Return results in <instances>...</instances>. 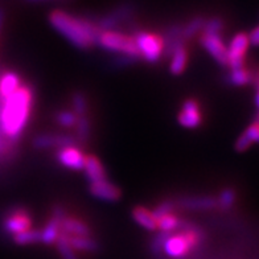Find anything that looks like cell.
<instances>
[{"instance_id": "cell-1", "label": "cell", "mask_w": 259, "mask_h": 259, "mask_svg": "<svg viewBox=\"0 0 259 259\" xmlns=\"http://www.w3.org/2000/svg\"><path fill=\"white\" fill-rule=\"evenodd\" d=\"M49 23L58 33H61L79 49H89L94 47L102 32L98 25L88 19L73 16L60 10L53 11L49 15Z\"/></svg>"}, {"instance_id": "cell-2", "label": "cell", "mask_w": 259, "mask_h": 259, "mask_svg": "<svg viewBox=\"0 0 259 259\" xmlns=\"http://www.w3.org/2000/svg\"><path fill=\"white\" fill-rule=\"evenodd\" d=\"M33 93L29 86H20L15 94L4 99L0 111V126L11 139H17L24 131L31 114Z\"/></svg>"}, {"instance_id": "cell-3", "label": "cell", "mask_w": 259, "mask_h": 259, "mask_svg": "<svg viewBox=\"0 0 259 259\" xmlns=\"http://www.w3.org/2000/svg\"><path fill=\"white\" fill-rule=\"evenodd\" d=\"M202 235L196 229L188 228L187 230L179 234L161 232V234L155 241L154 246L156 249L163 250L165 255L169 258L183 259L200 243Z\"/></svg>"}, {"instance_id": "cell-4", "label": "cell", "mask_w": 259, "mask_h": 259, "mask_svg": "<svg viewBox=\"0 0 259 259\" xmlns=\"http://www.w3.org/2000/svg\"><path fill=\"white\" fill-rule=\"evenodd\" d=\"M103 49L114 53H119L122 56H126L128 60H135L139 58V51L137 48V44L134 41V37H130L127 34L120 33L115 31H103L99 34L98 41H97Z\"/></svg>"}, {"instance_id": "cell-5", "label": "cell", "mask_w": 259, "mask_h": 259, "mask_svg": "<svg viewBox=\"0 0 259 259\" xmlns=\"http://www.w3.org/2000/svg\"><path fill=\"white\" fill-rule=\"evenodd\" d=\"M139 55L148 62H157L164 51V40L155 33L138 32L134 37Z\"/></svg>"}, {"instance_id": "cell-6", "label": "cell", "mask_w": 259, "mask_h": 259, "mask_svg": "<svg viewBox=\"0 0 259 259\" xmlns=\"http://www.w3.org/2000/svg\"><path fill=\"white\" fill-rule=\"evenodd\" d=\"M249 38L246 33H238L233 37L228 49L229 66L233 69H241L245 65L246 52L249 49Z\"/></svg>"}, {"instance_id": "cell-7", "label": "cell", "mask_w": 259, "mask_h": 259, "mask_svg": "<svg viewBox=\"0 0 259 259\" xmlns=\"http://www.w3.org/2000/svg\"><path fill=\"white\" fill-rule=\"evenodd\" d=\"M200 42L205 48V51L208 52L221 66H229L228 48L220 34L204 33L200 38Z\"/></svg>"}, {"instance_id": "cell-8", "label": "cell", "mask_w": 259, "mask_h": 259, "mask_svg": "<svg viewBox=\"0 0 259 259\" xmlns=\"http://www.w3.org/2000/svg\"><path fill=\"white\" fill-rule=\"evenodd\" d=\"M77 143L75 138L70 135H62V134H41L33 139V146L38 150L45 148H62V147L74 146Z\"/></svg>"}, {"instance_id": "cell-9", "label": "cell", "mask_w": 259, "mask_h": 259, "mask_svg": "<svg viewBox=\"0 0 259 259\" xmlns=\"http://www.w3.org/2000/svg\"><path fill=\"white\" fill-rule=\"evenodd\" d=\"M57 160L64 167L70 168V169L79 170L83 169V163H85V155L77 147L69 146L62 147L57 151Z\"/></svg>"}, {"instance_id": "cell-10", "label": "cell", "mask_w": 259, "mask_h": 259, "mask_svg": "<svg viewBox=\"0 0 259 259\" xmlns=\"http://www.w3.org/2000/svg\"><path fill=\"white\" fill-rule=\"evenodd\" d=\"M178 119L181 126L187 127V128H196V127L200 126L202 122V116L200 113L198 103L194 99L185 101Z\"/></svg>"}, {"instance_id": "cell-11", "label": "cell", "mask_w": 259, "mask_h": 259, "mask_svg": "<svg viewBox=\"0 0 259 259\" xmlns=\"http://www.w3.org/2000/svg\"><path fill=\"white\" fill-rule=\"evenodd\" d=\"M89 191L93 197L107 202L118 201L120 198V194H122L119 191V188L115 187V185L111 184V183L107 180L98 181V183H92Z\"/></svg>"}, {"instance_id": "cell-12", "label": "cell", "mask_w": 259, "mask_h": 259, "mask_svg": "<svg viewBox=\"0 0 259 259\" xmlns=\"http://www.w3.org/2000/svg\"><path fill=\"white\" fill-rule=\"evenodd\" d=\"M4 228L8 233H12L14 235L19 234V233L25 232L31 228V219H29L27 211L16 210L6 219Z\"/></svg>"}, {"instance_id": "cell-13", "label": "cell", "mask_w": 259, "mask_h": 259, "mask_svg": "<svg viewBox=\"0 0 259 259\" xmlns=\"http://www.w3.org/2000/svg\"><path fill=\"white\" fill-rule=\"evenodd\" d=\"M64 217V210L61 208H56L52 220L47 224L44 230L41 232V242L52 245L57 241L58 235H60V224H61V220Z\"/></svg>"}, {"instance_id": "cell-14", "label": "cell", "mask_w": 259, "mask_h": 259, "mask_svg": "<svg viewBox=\"0 0 259 259\" xmlns=\"http://www.w3.org/2000/svg\"><path fill=\"white\" fill-rule=\"evenodd\" d=\"M83 169H85L86 178L92 183H98V181L107 180V174L103 167V164L101 163L98 157L93 156H85V163H83Z\"/></svg>"}, {"instance_id": "cell-15", "label": "cell", "mask_w": 259, "mask_h": 259, "mask_svg": "<svg viewBox=\"0 0 259 259\" xmlns=\"http://www.w3.org/2000/svg\"><path fill=\"white\" fill-rule=\"evenodd\" d=\"M60 229L64 230V234L69 237H89L90 229L85 222L72 217H64L60 224Z\"/></svg>"}, {"instance_id": "cell-16", "label": "cell", "mask_w": 259, "mask_h": 259, "mask_svg": "<svg viewBox=\"0 0 259 259\" xmlns=\"http://www.w3.org/2000/svg\"><path fill=\"white\" fill-rule=\"evenodd\" d=\"M179 205L188 210H210L217 208V200L213 197H185L181 198Z\"/></svg>"}, {"instance_id": "cell-17", "label": "cell", "mask_w": 259, "mask_h": 259, "mask_svg": "<svg viewBox=\"0 0 259 259\" xmlns=\"http://www.w3.org/2000/svg\"><path fill=\"white\" fill-rule=\"evenodd\" d=\"M188 64V52L184 45L180 44L172 52L169 70L174 75H179L184 72Z\"/></svg>"}, {"instance_id": "cell-18", "label": "cell", "mask_w": 259, "mask_h": 259, "mask_svg": "<svg viewBox=\"0 0 259 259\" xmlns=\"http://www.w3.org/2000/svg\"><path fill=\"white\" fill-rule=\"evenodd\" d=\"M20 77L16 73H6V74L0 78V96L4 99H7L12 94L20 89Z\"/></svg>"}, {"instance_id": "cell-19", "label": "cell", "mask_w": 259, "mask_h": 259, "mask_svg": "<svg viewBox=\"0 0 259 259\" xmlns=\"http://www.w3.org/2000/svg\"><path fill=\"white\" fill-rule=\"evenodd\" d=\"M133 219L135 220L137 224H139L142 228L147 229V230H155L156 228V219L152 211H150L148 209L142 208V206H137V208L133 210Z\"/></svg>"}, {"instance_id": "cell-20", "label": "cell", "mask_w": 259, "mask_h": 259, "mask_svg": "<svg viewBox=\"0 0 259 259\" xmlns=\"http://www.w3.org/2000/svg\"><path fill=\"white\" fill-rule=\"evenodd\" d=\"M68 241L73 250L86 252H94L98 250V243L90 237H68Z\"/></svg>"}, {"instance_id": "cell-21", "label": "cell", "mask_w": 259, "mask_h": 259, "mask_svg": "<svg viewBox=\"0 0 259 259\" xmlns=\"http://www.w3.org/2000/svg\"><path fill=\"white\" fill-rule=\"evenodd\" d=\"M14 239H15V242L20 246L32 245V243L41 242V232H38V230H31V229H28V230H25V232H21V233H19V234H15Z\"/></svg>"}, {"instance_id": "cell-22", "label": "cell", "mask_w": 259, "mask_h": 259, "mask_svg": "<svg viewBox=\"0 0 259 259\" xmlns=\"http://www.w3.org/2000/svg\"><path fill=\"white\" fill-rule=\"evenodd\" d=\"M179 226H180V221L172 213L160 215L156 219V228L160 229L163 233L174 232L175 229H178Z\"/></svg>"}, {"instance_id": "cell-23", "label": "cell", "mask_w": 259, "mask_h": 259, "mask_svg": "<svg viewBox=\"0 0 259 259\" xmlns=\"http://www.w3.org/2000/svg\"><path fill=\"white\" fill-rule=\"evenodd\" d=\"M251 79V74L245 68L233 69L232 73L229 74V82L234 86H245L247 83H250Z\"/></svg>"}, {"instance_id": "cell-24", "label": "cell", "mask_w": 259, "mask_h": 259, "mask_svg": "<svg viewBox=\"0 0 259 259\" xmlns=\"http://www.w3.org/2000/svg\"><path fill=\"white\" fill-rule=\"evenodd\" d=\"M205 24V19L204 17H194L192 19L189 23L184 27V29H181V36L185 38H189V37H193L194 34L197 33L198 31H201L202 28H204Z\"/></svg>"}, {"instance_id": "cell-25", "label": "cell", "mask_w": 259, "mask_h": 259, "mask_svg": "<svg viewBox=\"0 0 259 259\" xmlns=\"http://www.w3.org/2000/svg\"><path fill=\"white\" fill-rule=\"evenodd\" d=\"M56 242H57L58 251H60V254H61L62 259H77L75 258L74 251H73L72 249V246L69 245L68 235L60 234Z\"/></svg>"}, {"instance_id": "cell-26", "label": "cell", "mask_w": 259, "mask_h": 259, "mask_svg": "<svg viewBox=\"0 0 259 259\" xmlns=\"http://www.w3.org/2000/svg\"><path fill=\"white\" fill-rule=\"evenodd\" d=\"M75 124H77V137H78L79 142H86L90 135L89 119L86 118V115L79 116L77 122H75Z\"/></svg>"}, {"instance_id": "cell-27", "label": "cell", "mask_w": 259, "mask_h": 259, "mask_svg": "<svg viewBox=\"0 0 259 259\" xmlns=\"http://www.w3.org/2000/svg\"><path fill=\"white\" fill-rule=\"evenodd\" d=\"M202 29H204V33L220 34L222 29H224V21L220 17H211L209 20H205Z\"/></svg>"}, {"instance_id": "cell-28", "label": "cell", "mask_w": 259, "mask_h": 259, "mask_svg": "<svg viewBox=\"0 0 259 259\" xmlns=\"http://www.w3.org/2000/svg\"><path fill=\"white\" fill-rule=\"evenodd\" d=\"M235 202V192L233 189H225L220 194L219 200H217V206L224 210L229 209Z\"/></svg>"}, {"instance_id": "cell-29", "label": "cell", "mask_w": 259, "mask_h": 259, "mask_svg": "<svg viewBox=\"0 0 259 259\" xmlns=\"http://www.w3.org/2000/svg\"><path fill=\"white\" fill-rule=\"evenodd\" d=\"M73 109H74L75 114L79 116L86 115L88 111V101H86L85 96L82 93H75L73 96Z\"/></svg>"}, {"instance_id": "cell-30", "label": "cell", "mask_w": 259, "mask_h": 259, "mask_svg": "<svg viewBox=\"0 0 259 259\" xmlns=\"http://www.w3.org/2000/svg\"><path fill=\"white\" fill-rule=\"evenodd\" d=\"M56 119L64 127H72L77 122L75 115L73 113H70V111H61V113H58L57 116H56Z\"/></svg>"}, {"instance_id": "cell-31", "label": "cell", "mask_w": 259, "mask_h": 259, "mask_svg": "<svg viewBox=\"0 0 259 259\" xmlns=\"http://www.w3.org/2000/svg\"><path fill=\"white\" fill-rule=\"evenodd\" d=\"M174 206H175L174 201L161 202V204L159 205L156 209H155V211H154L155 219L160 217V215H164V214H168V213H170V211H172V209H174Z\"/></svg>"}, {"instance_id": "cell-32", "label": "cell", "mask_w": 259, "mask_h": 259, "mask_svg": "<svg viewBox=\"0 0 259 259\" xmlns=\"http://www.w3.org/2000/svg\"><path fill=\"white\" fill-rule=\"evenodd\" d=\"M251 144L252 143L247 139V137H246L245 134H242V135L238 138V140L235 142V151H237V152H245L246 150H249V147L251 146Z\"/></svg>"}, {"instance_id": "cell-33", "label": "cell", "mask_w": 259, "mask_h": 259, "mask_svg": "<svg viewBox=\"0 0 259 259\" xmlns=\"http://www.w3.org/2000/svg\"><path fill=\"white\" fill-rule=\"evenodd\" d=\"M258 133H259L258 123L254 122L251 124V126H250L249 128L246 130V131L243 134H245L246 137H247V139H249L250 142H251V143L254 144V143H256V142H258Z\"/></svg>"}, {"instance_id": "cell-34", "label": "cell", "mask_w": 259, "mask_h": 259, "mask_svg": "<svg viewBox=\"0 0 259 259\" xmlns=\"http://www.w3.org/2000/svg\"><path fill=\"white\" fill-rule=\"evenodd\" d=\"M258 34H259L258 28H254L251 33L247 34V38H249V44H251L252 47H256V45H258V37H259Z\"/></svg>"}, {"instance_id": "cell-35", "label": "cell", "mask_w": 259, "mask_h": 259, "mask_svg": "<svg viewBox=\"0 0 259 259\" xmlns=\"http://www.w3.org/2000/svg\"><path fill=\"white\" fill-rule=\"evenodd\" d=\"M3 21H4V12L0 10V33H2V28H3Z\"/></svg>"}]
</instances>
